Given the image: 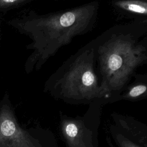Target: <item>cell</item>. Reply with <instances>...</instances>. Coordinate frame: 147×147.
Returning <instances> with one entry per match:
<instances>
[{"label": "cell", "mask_w": 147, "mask_h": 147, "mask_svg": "<svg viewBox=\"0 0 147 147\" xmlns=\"http://www.w3.org/2000/svg\"><path fill=\"white\" fill-rule=\"evenodd\" d=\"M99 8V2L94 1L45 14L30 10L9 21L10 25L31 40L26 45L32 51L25 63L26 74L39 71L61 48L91 32L96 24Z\"/></svg>", "instance_id": "6da1fadb"}, {"label": "cell", "mask_w": 147, "mask_h": 147, "mask_svg": "<svg viewBox=\"0 0 147 147\" xmlns=\"http://www.w3.org/2000/svg\"><path fill=\"white\" fill-rule=\"evenodd\" d=\"M93 41L100 84L109 103L119 101L138 69L147 63V21L114 25Z\"/></svg>", "instance_id": "7a4b0ae2"}, {"label": "cell", "mask_w": 147, "mask_h": 147, "mask_svg": "<svg viewBox=\"0 0 147 147\" xmlns=\"http://www.w3.org/2000/svg\"><path fill=\"white\" fill-rule=\"evenodd\" d=\"M93 40L69 56L45 81L44 92L71 105H87L98 100L109 103L101 87L95 65Z\"/></svg>", "instance_id": "3957f363"}, {"label": "cell", "mask_w": 147, "mask_h": 147, "mask_svg": "<svg viewBox=\"0 0 147 147\" xmlns=\"http://www.w3.org/2000/svg\"><path fill=\"white\" fill-rule=\"evenodd\" d=\"M0 147H32L29 134L17 122L7 94L0 102Z\"/></svg>", "instance_id": "277c9868"}, {"label": "cell", "mask_w": 147, "mask_h": 147, "mask_svg": "<svg viewBox=\"0 0 147 147\" xmlns=\"http://www.w3.org/2000/svg\"><path fill=\"white\" fill-rule=\"evenodd\" d=\"M110 5L117 20H129V22L147 21V2L146 1H112Z\"/></svg>", "instance_id": "5b68a950"}, {"label": "cell", "mask_w": 147, "mask_h": 147, "mask_svg": "<svg viewBox=\"0 0 147 147\" xmlns=\"http://www.w3.org/2000/svg\"><path fill=\"white\" fill-rule=\"evenodd\" d=\"M119 98V101H140L147 96V74L137 73Z\"/></svg>", "instance_id": "8992f818"}, {"label": "cell", "mask_w": 147, "mask_h": 147, "mask_svg": "<svg viewBox=\"0 0 147 147\" xmlns=\"http://www.w3.org/2000/svg\"><path fill=\"white\" fill-rule=\"evenodd\" d=\"M32 0H0V11H7L22 6Z\"/></svg>", "instance_id": "52a82bcc"}, {"label": "cell", "mask_w": 147, "mask_h": 147, "mask_svg": "<svg viewBox=\"0 0 147 147\" xmlns=\"http://www.w3.org/2000/svg\"><path fill=\"white\" fill-rule=\"evenodd\" d=\"M0 24H1V20H0Z\"/></svg>", "instance_id": "ba28073f"}]
</instances>
